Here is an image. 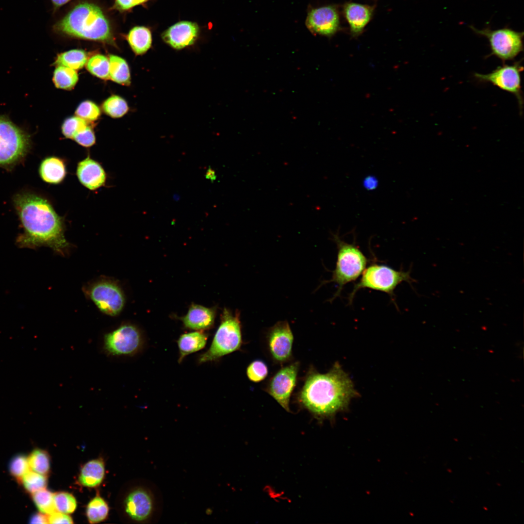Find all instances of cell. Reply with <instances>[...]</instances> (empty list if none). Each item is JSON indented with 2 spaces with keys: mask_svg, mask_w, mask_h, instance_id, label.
I'll return each mask as SVG.
<instances>
[{
  "mask_svg": "<svg viewBox=\"0 0 524 524\" xmlns=\"http://www.w3.org/2000/svg\"><path fill=\"white\" fill-rule=\"evenodd\" d=\"M357 396L350 378L336 362L325 374L310 368L296 394V401L301 408L322 422L333 420L337 413L348 408L351 400Z\"/></svg>",
  "mask_w": 524,
  "mask_h": 524,
  "instance_id": "cell-1",
  "label": "cell"
},
{
  "mask_svg": "<svg viewBox=\"0 0 524 524\" xmlns=\"http://www.w3.org/2000/svg\"><path fill=\"white\" fill-rule=\"evenodd\" d=\"M14 203L23 232L16 240L21 247H50L64 254L69 246L64 235L62 218L45 198L30 193H22L14 197Z\"/></svg>",
  "mask_w": 524,
  "mask_h": 524,
  "instance_id": "cell-2",
  "label": "cell"
},
{
  "mask_svg": "<svg viewBox=\"0 0 524 524\" xmlns=\"http://www.w3.org/2000/svg\"><path fill=\"white\" fill-rule=\"evenodd\" d=\"M57 33L81 39L113 44L110 23L101 9L95 4L83 2L76 5L55 23Z\"/></svg>",
  "mask_w": 524,
  "mask_h": 524,
  "instance_id": "cell-3",
  "label": "cell"
},
{
  "mask_svg": "<svg viewBox=\"0 0 524 524\" xmlns=\"http://www.w3.org/2000/svg\"><path fill=\"white\" fill-rule=\"evenodd\" d=\"M331 234L338 249L337 262L331 278L323 282V284L333 282L337 285V290L330 299V302L340 295L345 284L356 280L360 276L368 262V259L355 243L349 244L344 241L338 233Z\"/></svg>",
  "mask_w": 524,
  "mask_h": 524,
  "instance_id": "cell-4",
  "label": "cell"
},
{
  "mask_svg": "<svg viewBox=\"0 0 524 524\" xmlns=\"http://www.w3.org/2000/svg\"><path fill=\"white\" fill-rule=\"evenodd\" d=\"M243 344L240 312L234 313L225 309L220 325L209 348L198 358V363L219 360L222 357L240 350Z\"/></svg>",
  "mask_w": 524,
  "mask_h": 524,
  "instance_id": "cell-5",
  "label": "cell"
},
{
  "mask_svg": "<svg viewBox=\"0 0 524 524\" xmlns=\"http://www.w3.org/2000/svg\"><path fill=\"white\" fill-rule=\"evenodd\" d=\"M403 281L411 284L416 280L410 276V271L396 270L389 266L376 263L369 265L362 273L361 277L354 286L348 297L349 304H352L358 291L369 288L384 292L394 300V291Z\"/></svg>",
  "mask_w": 524,
  "mask_h": 524,
  "instance_id": "cell-6",
  "label": "cell"
},
{
  "mask_svg": "<svg viewBox=\"0 0 524 524\" xmlns=\"http://www.w3.org/2000/svg\"><path fill=\"white\" fill-rule=\"evenodd\" d=\"M470 29L476 34L486 38L489 43L491 55L503 62L513 60L523 50L524 33L505 27L492 30L489 26L478 29L474 26Z\"/></svg>",
  "mask_w": 524,
  "mask_h": 524,
  "instance_id": "cell-7",
  "label": "cell"
},
{
  "mask_svg": "<svg viewBox=\"0 0 524 524\" xmlns=\"http://www.w3.org/2000/svg\"><path fill=\"white\" fill-rule=\"evenodd\" d=\"M30 146V136L6 117L0 115V166L19 162Z\"/></svg>",
  "mask_w": 524,
  "mask_h": 524,
  "instance_id": "cell-8",
  "label": "cell"
},
{
  "mask_svg": "<svg viewBox=\"0 0 524 524\" xmlns=\"http://www.w3.org/2000/svg\"><path fill=\"white\" fill-rule=\"evenodd\" d=\"M144 343L143 335L138 328L125 324L104 335L103 349L110 356H133L143 349Z\"/></svg>",
  "mask_w": 524,
  "mask_h": 524,
  "instance_id": "cell-9",
  "label": "cell"
},
{
  "mask_svg": "<svg viewBox=\"0 0 524 524\" xmlns=\"http://www.w3.org/2000/svg\"><path fill=\"white\" fill-rule=\"evenodd\" d=\"M85 293L103 313L112 316L119 314L125 303L124 293L119 285L111 279H100L89 285Z\"/></svg>",
  "mask_w": 524,
  "mask_h": 524,
  "instance_id": "cell-10",
  "label": "cell"
},
{
  "mask_svg": "<svg viewBox=\"0 0 524 524\" xmlns=\"http://www.w3.org/2000/svg\"><path fill=\"white\" fill-rule=\"evenodd\" d=\"M523 66L520 61L512 65L504 64L487 74L475 73L478 82H489L500 89L513 94L517 98L520 112L522 113L523 98L521 88V72Z\"/></svg>",
  "mask_w": 524,
  "mask_h": 524,
  "instance_id": "cell-11",
  "label": "cell"
},
{
  "mask_svg": "<svg viewBox=\"0 0 524 524\" xmlns=\"http://www.w3.org/2000/svg\"><path fill=\"white\" fill-rule=\"evenodd\" d=\"M298 361L282 367L268 380L264 391L285 410L290 412V401L296 385L299 369Z\"/></svg>",
  "mask_w": 524,
  "mask_h": 524,
  "instance_id": "cell-12",
  "label": "cell"
},
{
  "mask_svg": "<svg viewBox=\"0 0 524 524\" xmlns=\"http://www.w3.org/2000/svg\"><path fill=\"white\" fill-rule=\"evenodd\" d=\"M268 351L273 360L280 364L292 358L294 335L287 321H280L269 328L266 334Z\"/></svg>",
  "mask_w": 524,
  "mask_h": 524,
  "instance_id": "cell-13",
  "label": "cell"
},
{
  "mask_svg": "<svg viewBox=\"0 0 524 524\" xmlns=\"http://www.w3.org/2000/svg\"><path fill=\"white\" fill-rule=\"evenodd\" d=\"M340 24L338 10L333 5L310 9L305 21L306 27L312 33L329 37L338 31Z\"/></svg>",
  "mask_w": 524,
  "mask_h": 524,
  "instance_id": "cell-14",
  "label": "cell"
},
{
  "mask_svg": "<svg viewBox=\"0 0 524 524\" xmlns=\"http://www.w3.org/2000/svg\"><path fill=\"white\" fill-rule=\"evenodd\" d=\"M125 511L133 521L142 522L149 520L154 509L153 495L147 489L137 488L131 491L125 500Z\"/></svg>",
  "mask_w": 524,
  "mask_h": 524,
  "instance_id": "cell-15",
  "label": "cell"
},
{
  "mask_svg": "<svg viewBox=\"0 0 524 524\" xmlns=\"http://www.w3.org/2000/svg\"><path fill=\"white\" fill-rule=\"evenodd\" d=\"M199 33L198 25L194 22L181 21L176 23L162 34L163 41L176 49L193 45Z\"/></svg>",
  "mask_w": 524,
  "mask_h": 524,
  "instance_id": "cell-16",
  "label": "cell"
},
{
  "mask_svg": "<svg viewBox=\"0 0 524 524\" xmlns=\"http://www.w3.org/2000/svg\"><path fill=\"white\" fill-rule=\"evenodd\" d=\"M77 175L80 182L91 190L103 186L106 179L105 172L101 165L89 156L79 163Z\"/></svg>",
  "mask_w": 524,
  "mask_h": 524,
  "instance_id": "cell-17",
  "label": "cell"
},
{
  "mask_svg": "<svg viewBox=\"0 0 524 524\" xmlns=\"http://www.w3.org/2000/svg\"><path fill=\"white\" fill-rule=\"evenodd\" d=\"M344 16L354 36L360 34L371 20L374 8L370 5L348 2L343 7Z\"/></svg>",
  "mask_w": 524,
  "mask_h": 524,
  "instance_id": "cell-18",
  "label": "cell"
},
{
  "mask_svg": "<svg viewBox=\"0 0 524 524\" xmlns=\"http://www.w3.org/2000/svg\"><path fill=\"white\" fill-rule=\"evenodd\" d=\"M215 315L216 311L214 308L193 304L189 308L186 314L180 319L185 328L203 331L213 327Z\"/></svg>",
  "mask_w": 524,
  "mask_h": 524,
  "instance_id": "cell-19",
  "label": "cell"
},
{
  "mask_svg": "<svg viewBox=\"0 0 524 524\" xmlns=\"http://www.w3.org/2000/svg\"><path fill=\"white\" fill-rule=\"evenodd\" d=\"M208 335L202 330H196L182 334L177 341L179 350L178 362L180 363L186 356L204 348Z\"/></svg>",
  "mask_w": 524,
  "mask_h": 524,
  "instance_id": "cell-20",
  "label": "cell"
},
{
  "mask_svg": "<svg viewBox=\"0 0 524 524\" xmlns=\"http://www.w3.org/2000/svg\"><path fill=\"white\" fill-rule=\"evenodd\" d=\"M104 475L103 461L100 458L92 459L82 467L79 475V482L84 487L94 488L100 484Z\"/></svg>",
  "mask_w": 524,
  "mask_h": 524,
  "instance_id": "cell-21",
  "label": "cell"
},
{
  "mask_svg": "<svg viewBox=\"0 0 524 524\" xmlns=\"http://www.w3.org/2000/svg\"><path fill=\"white\" fill-rule=\"evenodd\" d=\"M39 171L42 180L51 184L60 183L66 175L64 162L56 157H49L43 160L40 165Z\"/></svg>",
  "mask_w": 524,
  "mask_h": 524,
  "instance_id": "cell-22",
  "label": "cell"
},
{
  "mask_svg": "<svg viewBox=\"0 0 524 524\" xmlns=\"http://www.w3.org/2000/svg\"><path fill=\"white\" fill-rule=\"evenodd\" d=\"M129 44L136 55L146 53L152 45V35L150 30L144 26H136L131 29L127 36Z\"/></svg>",
  "mask_w": 524,
  "mask_h": 524,
  "instance_id": "cell-23",
  "label": "cell"
},
{
  "mask_svg": "<svg viewBox=\"0 0 524 524\" xmlns=\"http://www.w3.org/2000/svg\"><path fill=\"white\" fill-rule=\"evenodd\" d=\"M109 60L110 79L119 84L129 85L131 83V75L126 61L122 58L114 55H110Z\"/></svg>",
  "mask_w": 524,
  "mask_h": 524,
  "instance_id": "cell-24",
  "label": "cell"
},
{
  "mask_svg": "<svg viewBox=\"0 0 524 524\" xmlns=\"http://www.w3.org/2000/svg\"><path fill=\"white\" fill-rule=\"evenodd\" d=\"M87 61L86 52L81 49H72L58 55L55 64L74 70L82 68Z\"/></svg>",
  "mask_w": 524,
  "mask_h": 524,
  "instance_id": "cell-25",
  "label": "cell"
},
{
  "mask_svg": "<svg viewBox=\"0 0 524 524\" xmlns=\"http://www.w3.org/2000/svg\"><path fill=\"white\" fill-rule=\"evenodd\" d=\"M108 513V504L98 495L93 498L86 507V516L91 524L98 523L105 520Z\"/></svg>",
  "mask_w": 524,
  "mask_h": 524,
  "instance_id": "cell-26",
  "label": "cell"
},
{
  "mask_svg": "<svg viewBox=\"0 0 524 524\" xmlns=\"http://www.w3.org/2000/svg\"><path fill=\"white\" fill-rule=\"evenodd\" d=\"M53 81L57 88L70 90L76 84L78 81V75L74 69L63 66H58L54 71Z\"/></svg>",
  "mask_w": 524,
  "mask_h": 524,
  "instance_id": "cell-27",
  "label": "cell"
},
{
  "mask_svg": "<svg viewBox=\"0 0 524 524\" xmlns=\"http://www.w3.org/2000/svg\"><path fill=\"white\" fill-rule=\"evenodd\" d=\"M28 459L31 470L46 476L49 473L50 457L46 451L35 449L29 455Z\"/></svg>",
  "mask_w": 524,
  "mask_h": 524,
  "instance_id": "cell-28",
  "label": "cell"
},
{
  "mask_svg": "<svg viewBox=\"0 0 524 524\" xmlns=\"http://www.w3.org/2000/svg\"><path fill=\"white\" fill-rule=\"evenodd\" d=\"M86 68L93 75L101 79L107 80L109 77V60L104 55L96 54L87 61Z\"/></svg>",
  "mask_w": 524,
  "mask_h": 524,
  "instance_id": "cell-29",
  "label": "cell"
},
{
  "mask_svg": "<svg viewBox=\"0 0 524 524\" xmlns=\"http://www.w3.org/2000/svg\"><path fill=\"white\" fill-rule=\"evenodd\" d=\"M53 494L46 488L31 494L32 500L40 512L49 515L56 511Z\"/></svg>",
  "mask_w": 524,
  "mask_h": 524,
  "instance_id": "cell-30",
  "label": "cell"
},
{
  "mask_svg": "<svg viewBox=\"0 0 524 524\" xmlns=\"http://www.w3.org/2000/svg\"><path fill=\"white\" fill-rule=\"evenodd\" d=\"M26 491L31 494L45 489L47 486V476L32 470L29 471L19 481Z\"/></svg>",
  "mask_w": 524,
  "mask_h": 524,
  "instance_id": "cell-31",
  "label": "cell"
},
{
  "mask_svg": "<svg viewBox=\"0 0 524 524\" xmlns=\"http://www.w3.org/2000/svg\"><path fill=\"white\" fill-rule=\"evenodd\" d=\"M104 112L110 116L120 117L125 115L129 107L126 100L122 98L113 95L105 100L102 105Z\"/></svg>",
  "mask_w": 524,
  "mask_h": 524,
  "instance_id": "cell-32",
  "label": "cell"
},
{
  "mask_svg": "<svg viewBox=\"0 0 524 524\" xmlns=\"http://www.w3.org/2000/svg\"><path fill=\"white\" fill-rule=\"evenodd\" d=\"M53 500L56 511L69 514L76 509V500L70 493L65 491L54 493Z\"/></svg>",
  "mask_w": 524,
  "mask_h": 524,
  "instance_id": "cell-33",
  "label": "cell"
},
{
  "mask_svg": "<svg viewBox=\"0 0 524 524\" xmlns=\"http://www.w3.org/2000/svg\"><path fill=\"white\" fill-rule=\"evenodd\" d=\"M30 470L28 457L22 454L14 457L9 464L10 474L18 481Z\"/></svg>",
  "mask_w": 524,
  "mask_h": 524,
  "instance_id": "cell-34",
  "label": "cell"
},
{
  "mask_svg": "<svg viewBox=\"0 0 524 524\" xmlns=\"http://www.w3.org/2000/svg\"><path fill=\"white\" fill-rule=\"evenodd\" d=\"M246 374L248 379L255 383L263 380L268 374L266 363L261 360L252 361L246 368Z\"/></svg>",
  "mask_w": 524,
  "mask_h": 524,
  "instance_id": "cell-35",
  "label": "cell"
},
{
  "mask_svg": "<svg viewBox=\"0 0 524 524\" xmlns=\"http://www.w3.org/2000/svg\"><path fill=\"white\" fill-rule=\"evenodd\" d=\"M87 126L84 119L78 116H72L67 118L63 123L62 133L66 137L73 139L76 134L85 129Z\"/></svg>",
  "mask_w": 524,
  "mask_h": 524,
  "instance_id": "cell-36",
  "label": "cell"
},
{
  "mask_svg": "<svg viewBox=\"0 0 524 524\" xmlns=\"http://www.w3.org/2000/svg\"><path fill=\"white\" fill-rule=\"evenodd\" d=\"M75 114L79 117L88 121H95L100 115L99 107L93 102L86 100L82 102L78 107Z\"/></svg>",
  "mask_w": 524,
  "mask_h": 524,
  "instance_id": "cell-37",
  "label": "cell"
},
{
  "mask_svg": "<svg viewBox=\"0 0 524 524\" xmlns=\"http://www.w3.org/2000/svg\"><path fill=\"white\" fill-rule=\"evenodd\" d=\"M73 139L84 147L92 146L95 144L96 140L94 133L88 126L85 129L76 134Z\"/></svg>",
  "mask_w": 524,
  "mask_h": 524,
  "instance_id": "cell-38",
  "label": "cell"
},
{
  "mask_svg": "<svg viewBox=\"0 0 524 524\" xmlns=\"http://www.w3.org/2000/svg\"><path fill=\"white\" fill-rule=\"evenodd\" d=\"M49 524H73L72 518L67 514L55 511L48 515Z\"/></svg>",
  "mask_w": 524,
  "mask_h": 524,
  "instance_id": "cell-39",
  "label": "cell"
},
{
  "mask_svg": "<svg viewBox=\"0 0 524 524\" xmlns=\"http://www.w3.org/2000/svg\"><path fill=\"white\" fill-rule=\"evenodd\" d=\"M148 0H115L114 8L119 11H126L143 3Z\"/></svg>",
  "mask_w": 524,
  "mask_h": 524,
  "instance_id": "cell-40",
  "label": "cell"
},
{
  "mask_svg": "<svg viewBox=\"0 0 524 524\" xmlns=\"http://www.w3.org/2000/svg\"><path fill=\"white\" fill-rule=\"evenodd\" d=\"M378 183L377 178L373 175H367L362 181L363 187L368 191L376 190L378 186Z\"/></svg>",
  "mask_w": 524,
  "mask_h": 524,
  "instance_id": "cell-41",
  "label": "cell"
},
{
  "mask_svg": "<svg viewBox=\"0 0 524 524\" xmlns=\"http://www.w3.org/2000/svg\"><path fill=\"white\" fill-rule=\"evenodd\" d=\"M31 524H48V515L42 512L34 513L29 520Z\"/></svg>",
  "mask_w": 524,
  "mask_h": 524,
  "instance_id": "cell-42",
  "label": "cell"
},
{
  "mask_svg": "<svg viewBox=\"0 0 524 524\" xmlns=\"http://www.w3.org/2000/svg\"><path fill=\"white\" fill-rule=\"evenodd\" d=\"M206 179L210 180L211 181L214 180L216 178V175L213 170L209 167L205 174Z\"/></svg>",
  "mask_w": 524,
  "mask_h": 524,
  "instance_id": "cell-43",
  "label": "cell"
},
{
  "mask_svg": "<svg viewBox=\"0 0 524 524\" xmlns=\"http://www.w3.org/2000/svg\"><path fill=\"white\" fill-rule=\"evenodd\" d=\"M70 0H51L55 8H58L65 4L68 2Z\"/></svg>",
  "mask_w": 524,
  "mask_h": 524,
  "instance_id": "cell-44",
  "label": "cell"
}]
</instances>
